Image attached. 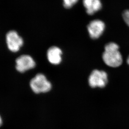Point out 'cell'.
Here are the masks:
<instances>
[{
	"instance_id": "cell-1",
	"label": "cell",
	"mask_w": 129,
	"mask_h": 129,
	"mask_svg": "<svg viewBox=\"0 0 129 129\" xmlns=\"http://www.w3.org/2000/svg\"><path fill=\"white\" fill-rule=\"evenodd\" d=\"M102 55L103 61L109 67L116 68L122 63V57L119 51V47L114 42H110L106 45Z\"/></svg>"
},
{
	"instance_id": "cell-2",
	"label": "cell",
	"mask_w": 129,
	"mask_h": 129,
	"mask_svg": "<svg viewBox=\"0 0 129 129\" xmlns=\"http://www.w3.org/2000/svg\"><path fill=\"white\" fill-rule=\"evenodd\" d=\"M31 88L36 93L48 92L52 88V84L44 75L37 74L30 82Z\"/></svg>"
},
{
	"instance_id": "cell-3",
	"label": "cell",
	"mask_w": 129,
	"mask_h": 129,
	"mask_svg": "<svg viewBox=\"0 0 129 129\" xmlns=\"http://www.w3.org/2000/svg\"><path fill=\"white\" fill-rule=\"evenodd\" d=\"M108 82L107 74L105 71L95 70L88 78V83L92 88H104Z\"/></svg>"
},
{
	"instance_id": "cell-4",
	"label": "cell",
	"mask_w": 129,
	"mask_h": 129,
	"mask_svg": "<svg viewBox=\"0 0 129 129\" xmlns=\"http://www.w3.org/2000/svg\"><path fill=\"white\" fill-rule=\"evenodd\" d=\"M6 42L9 50L12 52H16L19 51L23 46L24 41L17 32L11 30L6 34Z\"/></svg>"
},
{
	"instance_id": "cell-5",
	"label": "cell",
	"mask_w": 129,
	"mask_h": 129,
	"mask_svg": "<svg viewBox=\"0 0 129 129\" xmlns=\"http://www.w3.org/2000/svg\"><path fill=\"white\" fill-rule=\"evenodd\" d=\"M105 24L100 19H95L90 22L87 30L91 38L97 39L102 36L105 29Z\"/></svg>"
},
{
	"instance_id": "cell-6",
	"label": "cell",
	"mask_w": 129,
	"mask_h": 129,
	"mask_svg": "<svg viewBox=\"0 0 129 129\" xmlns=\"http://www.w3.org/2000/svg\"><path fill=\"white\" fill-rule=\"evenodd\" d=\"M16 68L20 73L34 68L36 63L33 59L29 55H23L19 56L16 60Z\"/></svg>"
},
{
	"instance_id": "cell-7",
	"label": "cell",
	"mask_w": 129,
	"mask_h": 129,
	"mask_svg": "<svg viewBox=\"0 0 129 129\" xmlns=\"http://www.w3.org/2000/svg\"><path fill=\"white\" fill-rule=\"evenodd\" d=\"M62 51L56 46H52L47 52V57L49 62L53 64H58L62 61Z\"/></svg>"
},
{
	"instance_id": "cell-8",
	"label": "cell",
	"mask_w": 129,
	"mask_h": 129,
	"mask_svg": "<svg viewBox=\"0 0 129 129\" xmlns=\"http://www.w3.org/2000/svg\"><path fill=\"white\" fill-rule=\"evenodd\" d=\"M83 4L88 15H93L102 7L101 0H83Z\"/></svg>"
},
{
	"instance_id": "cell-9",
	"label": "cell",
	"mask_w": 129,
	"mask_h": 129,
	"mask_svg": "<svg viewBox=\"0 0 129 129\" xmlns=\"http://www.w3.org/2000/svg\"><path fill=\"white\" fill-rule=\"evenodd\" d=\"M78 0H63V5L66 9H70L76 4Z\"/></svg>"
},
{
	"instance_id": "cell-10",
	"label": "cell",
	"mask_w": 129,
	"mask_h": 129,
	"mask_svg": "<svg viewBox=\"0 0 129 129\" xmlns=\"http://www.w3.org/2000/svg\"><path fill=\"white\" fill-rule=\"evenodd\" d=\"M122 17L126 24L129 26V9L126 10L123 12Z\"/></svg>"
},
{
	"instance_id": "cell-11",
	"label": "cell",
	"mask_w": 129,
	"mask_h": 129,
	"mask_svg": "<svg viewBox=\"0 0 129 129\" xmlns=\"http://www.w3.org/2000/svg\"><path fill=\"white\" fill-rule=\"evenodd\" d=\"M2 124V118H1V116H0V126H1Z\"/></svg>"
},
{
	"instance_id": "cell-12",
	"label": "cell",
	"mask_w": 129,
	"mask_h": 129,
	"mask_svg": "<svg viewBox=\"0 0 129 129\" xmlns=\"http://www.w3.org/2000/svg\"><path fill=\"white\" fill-rule=\"evenodd\" d=\"M127 63L129 65V56L128 58H127Z\"/></svg>"
}]
</instances>
